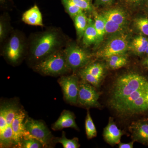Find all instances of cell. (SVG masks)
<instances>
[{"instance_id": "cell-25", "label": "cell", "mask_w": 148, "mask_h": 148, "mask_svg": "<svg viewBox=\"0 0 148 148\" xmlns=\"http://www.w3.org/2000/svg\"><path fill=\"white\" fill-rule=\"evenodd\" d=\"M85 129L88 139H91L97 136V132L96 127L88 110L87 111L85 120Z\"/></svg>"}, {"instance_id": "cell-29", "label": "cell", "mask_w": 148, "mask_h": 148, "mask_svg": "<svg viewBox=\"0 0 148 148\" xmlns=\"http://www.w3.org/2000/svg\"><path fill=\"white\" fill-rule=\"evenodd\" d=\"M5 17L2 16L0 20V41L2 43L8 34V21Z\"/></svg>"}, {"instance_id": "cell-37", "label": "cell", "mask_w": 148, "mask_h": 148, "mask_svg": "<svg viewBox=\"0 0 148 148\" xmlns=\"http://www.w3.org/2000/svg\"><path fill=\"white\" fill-rule=\"evenodd\" d=\"M147 4L148 7V0H147Z\"/></svg>"}, {"instance_id": "cell-27", "label": "cell", "mask_w": 148, "mask_h": 148, "mask_svg": "<svg viewBox=\"0 0 148 148\" xmlns=\"http://www.w3.org/2000/svg\"><path fill=\"white\" fill-rule=\"evenodd\" d=\"M134 25L142 35L148 36V18L141 17L135 18Z\"/></svg>"}, {"instance_id": "cell-16", "label": "cell", "mask_w": 148, "mask_h": 148, "mask_svg": "<svg viewBox=\"0 0 148 148\" xmlns=\"http://www.w3.org/2000/svg\"><path fill=\"white\" fill-rule=\"evenodd\" d=\"M22 20L29 25L43 26L42 15L39 8L36 5H34L24 12L22 15Z\"/></svg>"}, {"instance_id": "cell-10", "label": "cell", "mask_w": 148, "mask_h": 148, "mask_svg": "<svg viewBox=\"0 0 148 148\" xmlns=\"http://www.w3.org/2000/svg\"><path fill=\"white\" fill-rule=\"evenodd\" d=\"M100 95L95 86L83 80L80 81L77 104L87 108H101Z\"/></svg>"}, {"instance_id": "cell-6", "label": "cell", "mask_w": 148, "mask_h": 148, "mask_svg": "<svg viewBox=\"0 0 148 148\" xmlns=\"http://www.w3.org/2000/svg\"><path fill=\"white\" fill-rule=\"evenodd\" d=\"M24 135L39 140L45 148L51 147L54 137L43 122L27 117L24 121Z\"/></svg>"}, {"instance_id": "cell-9", "label": "cell", "mask_w": 148, "mask_h": 148, "mask_svg": "<svg viewBox=\"0 0 148 148\" xmlns=\"http://www.w3.org/2000/svg\"><path fill=\"white\" fill-rule=\"evenodd\" d=\"M102 14L106 24V34H115L123 32L127 24V15L121 9H110Z\"/></svg>"}, {"instance_id": "cell-2", "label": "cell", "mask_w": 148, "mask_h": 148, "mask_svg": "<svg viewBox=\"0 0 148 148\" xmlns=\"http://www.w3.org/2000/svg\"><path fill=\"white\" fill-rule=\"evenodd\" d=\"M66 39L60 30L51 28L37 34L29 46V57L37 64L65 46Z\"/></svg>"}, {"instance_id": "cell-31", "label": "cell", "mask_w": 148, "mask_h": 148, "mask_svg": "<svg viewBox=\"0 0 148 148\" xmlns=\"http://www.w3.org/2000/svg\"><path fill=\"white\" fill-rule=\"evenodd\" d=\"M114 0H96V4L97 5H110Z\"/></svg>"}, {"instance_id": "cell-4", "label": "cell", "mask_w": 148, "mask_h": 148, "mask_svg": "<svg viewBox=\"0 0 148 148\" xmlns=\"http://www.w3.org/2000/svg\"><path fill=\"white\" fill-rule=\"evenodd\" d=\"M34 70L44 75H62L70 71L64 49H61L35 64Z\"/></svg>"}, {"instance_id": "cell-19", "label": "cell", "mask_w": 148, "mask_h": 148, "mask_svg": "<svg viewBox=\"0 0 148 148\" xmlns=\"http://www.w3.org/2000/svg\"><path fill=\"white\" fill-rule=\"evenodd\" d=\"M73 19L77 36L79 39L82 38L85 31L88 25L89 18H87L85 14L83 12L75 16Z\"/></svg>"}, {"instance_id": "cell-7", "label": "cell", "mask_w": 148, "mask_h": 148, "mask_svg": "<svg viewBox=\"0 0 148 148\" xmlns=\"http://www.w3.org/2000/svg\"><path fill=\"white\" fill-rule=\"evenodd\" d=\"M129 47V36L123 32L114 35L95 53L97 58H106L116 54L125 53Z\"/></svg>"}, {"instance_id": "cell-22", "label": "cell", "mask_w": 148, "mask_h": 148, "mask_svg": "<svg viewBox=\"0 0 148 148\" xmlns=\"http://www.w3.org/2000/svg\"><path fill=\"white\" fill-rule=\"evenodd\" d=\"M53 142V144H61L64 148H78L80 146L79 143L78 138H74L72 139H67L64 131L62 132L61 138H54Z\"/></svg>"}, {"instance_id": "cell-28", "label": "cell", "mask_w": 148, "mask_h": 148, "mask_svg": "<svg viewBox=\"0 0 148 148\" xmlns=\"http://www.w3.org/2000/svg\"><path fill=\"white\" fill-rule=\"evenodd\" d=\"M79 75L82 79L89 83L95 87H99L101 84V81L102 80L91 74L88 73L87 72L85 71L82 69L80 71Z\"/></svg>"}, {"instance_id": "cell-12", "label": "cell", "mask_w": 148, "mask_h": 148, "mask_svg": "<svg viewBox=\"0 0 148 148\" xmlns=\"http://www.w3.org/2000/svg\"><path fill=\"white\" fill-rule=\"evenodd\" d=\"M26 118L25 110L20 108L16 113L12 123L14 148H20L24 133V122Z\"/></svg>"}, {"instance_id": "cell-26", "label": "cell", "mask_w": 148, "mask_h": 148, "mask_svg": "<svg viewBox=\"0 0 148 148\" xmlns=\"http://www.w3.org/2000/svg\"><path fill=\"white\" fill-rule=\"evenodd\" d=\"M45 148L44 146L39 140L27 135H24L20 148Z\"/></svg>"}, {"instance_id": "cell-23", "label": "cell", "mask_w": 148, "mask_h": 148, "mask_svg": "<svg viewBox=\"0 0 148 148\" xmlns=\"http://www.w3.org/2000/svg\"><path fill=\"white\" fill-rule=\"evenodd\" d=\"M82 69L98 78L103 79L105 70L104 66L102 64L99 63L88 64Z\"/></svg>"}, {"instance_id": "cell-15", "label": "cell", "mask_w": 148, "mask_h": 148, "mask_svg": "<svg viewBox=\"0 0 148 148\" xmlns=\"http://www.w3.org/2000/svg\"><path fill=\"white\" fill-rule=\"evenodd\" d=\"M75 116L71 111L64 110L59 118L52 125L53 130H61L65 128H74L78 130L79 128L75 120Z\"/></svg>"}, {"instance_id": "cell-35", "label": "cell", "mask_w": 148, "mask_h": 148, "mask_svg": "<svg viewBox=\"0 0 148 148\" xmlns=\"http://www.w3.org/2000/svg\"><path fill=\"white\" fill-rule=\"evenodd\" d=\"M145 53H146V54H147V55H148V43L147 47V50H146Z\"/></svg>"}, {"instance_id": "cell-18", "label": "cell", "mask_w": 148, "mask_h": 148, "mask_svg": "<svg viewBox=\"0 0 148 148\" xmlns=\"http://www.w3.org/2000/svg\"><path fill=\"white\" fill-rule=\"evenodd\" d=\"M98 40V35L94 26V21L89 19L88 25L85 31L82 38V42L86 47L96 44Z\"/></svg>"}, {"instance_id": "cell-34", "label": "cell", "mask_w": 148, "mask_h": 148, "mask_svg": "<svg viewBox=\"0 0 148 148\" xmlns=\"http://www.w3.org/2000/svg\"><path fill=\"white\" fill-rule=\"evenodd\" d=\"M143 64H144V65H145L147 68H148V57H147V58L145 59V61H144Z\"/></svg>"}, {"instance_id": "cell-3", "label": "cell", "mask_w": 148, "mask_h": 148, "mask_svg": "<svg viewBox=\"0 0 148 148\" xmlns=\"http://www.w3.org/2000/svg\"><path fill=\"white\" fill-rule=\"evenodd\" d=\"M21 107L15 101L1 103L0 108V147L14 148L12 125L15 115Z\"/></svg>"}, {"instance_id": "cell-33", "label": "cell", "mask_w": 148, "mask_h": 148, "mask_svg": "<svg viewBox=\"0 0 148 148\" xmlns=\"http://www.w3.org/2000/svg\"><path fill=\"white\" fill-rule=\"evenodd\" d=\"M126 2L132 5H137L141 3L143 0H125Z\"/></svg>"}, {"instance_id": "cell-36", "label": "cell", "mask_w": 148, "mask_h": 148, "mask_svg": "<svg viewBox=\"0 0 148 148\" xmlns=\"http://www.w3.org/2000/svg\"><path fill=\"white\" fill-rule=\"evenodd\" d=\"M0 1H1V2H3L5 1V0H0Z\"/></svg>"}, {"instance_id": "cell-14", "label": "cell", "mask_w": 148, "mask_h": 148, "mask_svg": "<svg viewBox=\"0 0 148 148\" xmlns=\"http://www.w3.org/2000/svg\"><path fill=\"white\" fill-rule=\"evenodd\" d=\"M123 134V132L117 126L113 119L110 117L108 123L103 131V136L105 141L110 145H115L120 143L121 139Z\"/></svg>"}, {"instance_id": "cell-1", "label": "cell", "mask_w": 148, "mask_h": 148, "mask_svg": "<svg viewBox=\"0 0 148 148\" xmlns=\"http://www.w3.org/2000/svg\"><path fill=\"white\" fill-rule=\"evenodd\" d=\"M108 103L111 109L123 117L148 112V79L141 74L122 75L113 84Z\"/></svg>"}, {"instance_id": "cell-5", "label": "cell", "mask_w": 148, "mask_h": 148, "mask_svg": "<svg viewBox=\"0 0 148 148\" xmlns=\"http://www.w3.org/2000/svg\"><path fill=\"white\" fill-rule=\"evenodd\" d=\"M27 48L25 37L20 32L14 31L6 41L3 54L9 63L15 65L23 58Z\"/></svg>"}, {"instance_id": "cell-8", "label": "cell", "mask_w": 148, "mask_h": 148, "mask_svg": "<svg viewBox=\"0 0 148 148\" xmlns=\"http://www.w3.org/2000/svg\"><path fill=\"white\" fill-rule=\"evenodd\" d=\"M64 51L67 64L71 71L75 72L84 68L91 60V54L75 44H68Z\"/></svg>"}, {"instance_id": "cell-20", "label": "cell", "mask_w": 148, "mask_h": 148, "mask_svg": "<svg viewBox=\"0 0 148 148\" xmlns=\"http://www.w3.org/2000/svg\"><path fill=\"white\" fill-rule=\"evenodd\" d=\"M106 59L107 66L112 70H116L125 66L127 64V56L125 54H116L110 56Z\"/></svg>"}, {"instance_id": "cell-30", "label": "cell", "mask_w": 148, "mask_h": 148, "mask_svg": "<svg viewBox=\"0 0 148 148\" xmlns=\"http://www.w3.org/2000/svg\"><path fill=\"white\" fill-rule=\"evenodd\" d=\"M77 5L84 11L90 12L92 8L90 0H72Z\"/></svg>"}, {"instance_id": "cell-24", "label": "cell", "mask_w": 148, "mask_h": 148, "mask_svg": "<svg viewBox=\"0 0 148 148\" xmlns=\"http://www.w3.org/2000/svg\"><path fill=\"white\" fill-rule=\"evenodd\" d=\"M61 1L66 11L72 18H74L78 14L84 11L72 0H61Z\"/></svg>"}, {"instance_id": "cell-32", "label": "cell", "mask_w": 148, "mask_h": 148, "mask_svg": "<svg viewBox=\"0 0 148 148\" xmlns=\"http://www.w3.org/2000/svg\"><path fill=\"white\" fill-rule=\"evenodd\" d=\"M134 141L130 142L129 143H120L118 144L119 148H133Z\"/></svg>"}, {"instance_id": "cell-11", "label": "cell", "mask_w": 148, "mask_h": 148, "mask_svg": "<svg viewBox=\"0 0 148 148\" xmlns=\"http://www.w3.org/2000/svg\"><path fill=\"white\" fill-rule=\"evenodd\" d=\"M58 82L63 90L65 101L71 105L77 104L79 83L78 77L75 75H63Z\"/></svg>"}, {"instance_id": "cell-13", "label": "cell", "mask_w": 148, "mask_h": 148, "mask_svg": "<svg viewBox=\"0 0 148 148\" xmlns=\"http://www.w3.org/2000/svg\"><path fill=\"white\" fill-rule=\"evenodd\" d=\"M132 140L148 145V120L140 119L132 122L129 127Z\"/></svg>"}, {"instance_id": "cell-21", "label": "cell", "mask_w": 148, "mask_h": 148, "mask_svg": "<svg viewBox=\"0 0 148 148\" xmlns=\"http://www.w3.org/2000/svg\"><path fill=\"white\" fill-rule=\"evenodd\" d=\"M93 14L94 26L98 35V40L96 45H98L103 40L104 37L106 34V24L102 14H99L95 12Z\"/></svg>"}, {"instance_id": "cell-17", "label": "cell", "mask_w": 148, "mask_h": 148, "mask_svg": "<svg viewBox=\"0 0 148 148\" xmlns=\"http://www.w3.org/2000/svg\"><path fill=\"white\" fill-rule=\"evenodd\" d=\"M148 43V38L145 36L140 35L135 37L131 42L129 48L138 55L145 53Z\"/></svg>"}]
</instances>
